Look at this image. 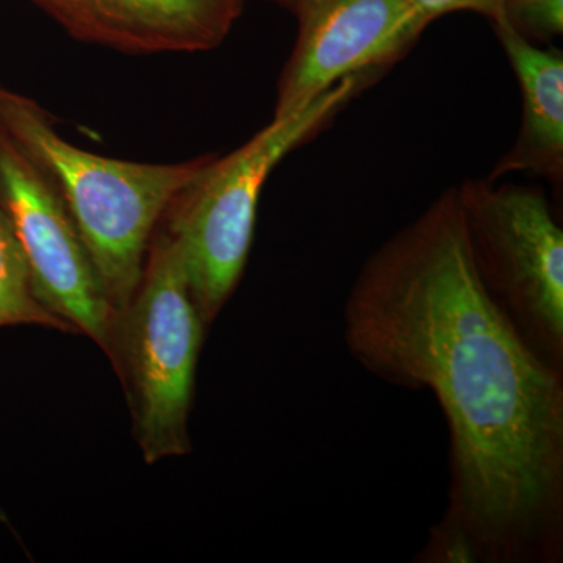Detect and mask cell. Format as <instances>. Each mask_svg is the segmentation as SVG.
Listing matches in <instances>:
<instances>
[{"label": "cell", "mask_w": 563, "mask_h": 563, "mask_svg": "<svg viewBox=\"0 0 563 563\" xmlns=\"http://www.w3.org/2000/svg\"><path fill=\"white\" fill-rule=\"evenodd\" d=\"M344 342L385 383L426 388L450 432L440 562H555L563 536V377L485 290L455 188L366 258Z\"/></svg>", "instance_id": "1"}, {"label": "cell", "mask_w": 563, "mask_h": 563, "mask_svg": "<svg viewBox=\"0 0 563 563\" xmlns=\"http://www.w3.org/2000/svg\"><path fill=\"white\" fill-rule=\"evenodd\" d=\"M0 125L57 188L121 318L139 290L155 228L210 155L180 163L103 157L63 139L38 103L3 87Z\"/></svg>", "instance_id": "2"}, {"label": "cell", "mask_w": 563, "mask_h": 563, "mask_svg": "<svg viewBox=\"0 0 563 563\" xmlns=\"http://www.w3.org/2000/svg\"><path fill=\"white\" fill-rule=\"evenodd\" d=\"M373 76L350 77L225 155H210L166 214L203 321L229 301L246 268L263 188L285 157L320 133Z\"/></svg>", "instance_id": "3"}, {"label": "cell", "mask_w": 563, "mask_h": 563, "mask_svg": "<svg viewBox=\"0 0 563 563\" xmlns=\"http://www.w3.org/2000/svg\"><path fill=\"white\" fill-rule=\"evenodd\" d=\"M457 191L474 268L526 343L563 368V231L536 187L463 180Z\"/></svg>", "instance_id": "4"}, {"label": "cell", "mask_w": 563, "mask_h": 563, "mask_svg": "<svg viewBox=\"0 0 563 563\" xmlns=\"http://www.w3.org/2000/svg\"><path fill=\"white\" fill-rule=\"evenodd\" d=\"M120 322L144 461L190 451L188 413L202 342L179 247L168 232L152 239L139 290Z\"/></svg>", "instance_id": "5"}, {"label": "cell", "mask_w": 563, "mask_h": 563, "mask_svg": "<svg viewBox=\"0 0 563 563\" xmlns=\"http://www.w3.org/2000/svg\"><path fill=\"white\" fill-rule=\"evenodd\" d=\"M0 209L27 262L36 298L110 352L120 314L57 188L2 125Z\"/></svg>", "instance_id": "6"}, {"label": "cell", "mask_w": 563, "mask_h": 563, "mask_svg": "<svg viewBox=\"0 0 563 563\" xmlns=\"http://www.w3.org/2000/svg\"><path fill=\"white\" fill-rule=\"evenodd\" d=\"M296 21L273 117L301 109L350 77L374 76L431 24L412 0H324Z\"/></svg>", "instance_id": "7"}, {"label": "cell", "mask_w": 563, "mask_h": 563, "mask_svg": "<svg viewBox=\"0 0 563 563\" xmlns=\"http://www.w3.org/2000/svg\"><path fill=\"white\" fill-rule=\"evenodd\" d=\"M70 38L125 55L220 47L246 0H31Z\"/></svg>", "instance_id": "8"}, {"label": "cell", "mask_w": 563, "mask_h": 563, "mask_svg": "<svg viewBox=\"0 0 563 563\" xmlns=\"http://www.w3.org/2000/svg\"><path fill=\"white\" fill-rule=\"evenodd\" d=\"M496 35L521 92V124L517 140L496 163L488 179L532 173L554 185L563 179V55L544 49L515 31L506 20L495 22Z\"/></svg>", "instance_id": "9"}, {"label": "cell", "mask_w": 563, "mask_h": 563, "mask_svg": "<svg viewBox=\"0 0 563 563\" xmlns=\"http://www.w3.org/2000/svg\"><path fill=\"white\" fill-rule=\"evenodd\" d=\"M44 325L74 331L68 322L47 310L33 290L31 272L13 229L0 209V328Z\"/></svg>", "instance_id": "10"}, {"label": "cell", "mask_w": 563, "mask_h": 563, "mask_svg": "<svg viewBox=\"0 0 563 563\" xmlns=\"http://www.w3.org/2000/svg\"><path fill=\"white\" fill-rule=\"evenodd\" d=\"M506 21L528 40L555 38L563 32V0H509Z\"/></svg>", "instance_id": "11"}, {"label": "cell", "mask_w": 563, "mask_h": 563, "mask_svg": "<svg viewBox=\"0 0 563 563\" xmlns=\"http://www.w3.org/2000/svg\"><path fill=\"white\" fill-rule=\"evenodd\" d=\"M413 5L429 22L455 11H474L488 18L492 24L506 20L509 0H412Z\"/></svg>", "instance_id": "12"}, {"label": "cell", "mask_w": 563, "mask_h": 563, "mask_svg": "<svg viewBox=\"0 0 563 563\" xmlns=\"http://www.w3.org/2000/svg\"><path fill=\"white\" fill-rule=\"evenodd\" d=\"M268 2L279 7L280 10L287 11L295 20H299L307 11L320 5L324 0H268Z\"/></svg>", "instance_id": "13"}]
</instances>
